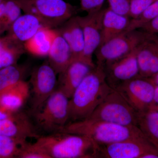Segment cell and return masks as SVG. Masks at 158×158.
I'll return each mask as SVG.
<instances>
[{
  "mask_svg": "<svg viewBox=\"0 0 158 158\" xmlns=\"http://www.w3.org/2000/svg\"><path fill=\"white\" fill-rule=\"evenodd\" d=\"M112 90L106 81L103 68L96 65L69 99L68 123L89 118Z\"/></svg>",
  "mask_w": 158,
  "mask_h": 158,
  "instance_id": "obj_1",
  "label": "cell"
},
{
  "mask_svg": "<svg viewBox=\"0 0 158 158\" xmlns=\"http://www.w3.org/2000/svg\"><path fill=\"white\" fill-rule=\"evenodd\" d=\"M36 143L51 158H97L98 145L87 136L63 132L40 136Z\"/></svg>",
  "mask_w": 158,
  "mask_h": 158,
  "instance_id": "obj_2",
  "label": "cell"
},
{
  "mask_svg": "<svg viewBox=\"0 0 158 158\" xmlns=\"http://www.w3.org/2000/svg\"><path fill=\"white\" fill-rule=\"evenodd\" d=\"M59 132L87 136L98 144H111L145 136L136 126H125L87 118L69 122Z\"/></svg>",
  "mask_w": 158,
  "mask_h": 158,
  "instance_id": "obj_3",
  "label": "cell"
},
{
  "mask_svg": "<svg viewBox=\"0 0 158 158\" xmlns=\"http://www.w3.org/2000/svg\"><path fill=\"white\" fill-rule=\"evenodd\" d=\"M25 12L33 15L44 27L52 29L59 27L75 16L73 6L64 0H15Z\"/></svg>",
  "mask_w": 158,
  "mask_h": 158,
  "instance_id": "obj_4",
  "label": "cell"
},
{
  "mask_svg": "<svg viewBox=\"0 0 158 158\" xmlns=\"http://www.w3.org/2000/svg\"><path fill=\"white\" fill-rule=\"evenodd\" d=\"M138 114L118 91L113 89L88 118L137 127Z\"/></svg>",
  "mask_w": 158,
  "mask_h": 158,
  "instance_id": "obj_5",
  "label": "cell"
},
{
  "mask_svg": "<svg viewBox=\"0 0 158 158\" xmlns=\"http://www.w3.org/2000/svg\"><path fill=\"white\" fill-rule=\"evenodd\" d=\"M69 98L57 88L39 110L34 112L37 125L48 134L60 131L68 123Z\"/></svg>",
  "mask_w": 158,
  "mask_h": 158,
  "instance_id": "obj_6",
  "label": "cell"
},
{
  "mask_svg": "<svg viewBox=\"0 0 158 158\" xmlns=\"http://www.w3.org/2000/svg\"><path fill=\"white\" fill-rule=\"evenodd\" d=\"M97 158H158V150L145 137L98 144Z\"/></svg>",
  "mask_w": 158,
  "mask_h": 158,
  "instance_id": "obj_7",
  "label": "cell"
},
{
  "mask_svg": "<svg viewBox=\"0 0 158 158\" xmlns=\"http://www.w3.org/2000/svg\"><path fill=\"white\" fill-rule=\"evenodd\" d=\"M144 34L137 30L125 31L99 47L95 51L96 65L103 68L124 57L138 46Z\"/></svg>",
  "mask_w": 158,
  "mask_h": 158,
  "instance_id": "obj_8",
  "label": "cell"
},
{
  "mask_svg": "<svg viewBox=\"0 0 158 158\" xmlns=\"http://www.w3.org/2000/svg\"><path fill=\"white\" fill-rule=\"evenodd\" d=\"M155 85L146 78L137 77L125 82L115 90L138 113L149 110L152 104Z\"/></svg>",
  "mask_w": 158,
  "mask_h": 158,
  "instance_id": "obj_9",
  "label": "cell"
},
{
  "mask_svg": "<svg viewBox=\"0 0 158 158\" xmlns=\"http://www.w3.org/2000/svg\"><path fill=\"white\" fill-rule=\"evenodd\" d=\"M56 74L48 62L34 69L31 73L32 109L36 112L44 104L47 100L56 90Z\"/></svg>",
  "mask_w": 158,
  "mask_h": 158,
  "instance_id": "obj_10",
  "label": "cell"
},
{
  "mask_svg": "<svg viewBox=\"0 0 158 158\" xmlns=\"http://www.w3.org/2000/svg\"><path fill=\"white\" fill-rule=\"evenodd\" d=\"M105 9L84 16H78L84 32L85 47L81 56L78 61L86 63L92 68L96 65L94 62V54L100 44L102 25Z\"/></svg>",
  "mask_w": 158,
  "mask_h": 158,
  "instance_id": "obj_11",
  "label": "cell"
},
{
  "mask_svg": "<svg viewBox=\"0 0 158 158\" xmlns=\"http://www.w3.org/2000/svg\"><path fill=\"white\" fill-rule=\"evenodd\" d=\"M137 47L126 56L103 67L106 81L113 90L125 82L139 77Z\"/></svg>",
  "mask_w": 158,
  "mask_h": 158,
  "instance_id": "obj_12",
  "label": "cell"
},
{
  "mask_svg": "<svg viewBox=\"0 0 158 158\" xmlns=\"http://www.w3.org/2000/svg\"><path fill=\"white\" fill-rule=\"evenodd\" d=\"M139 77H150L158 73V36L144 32L137 47Z\"/></svg>",
  "mask_w": 158,
  "mask_h": 158,
  "instance_id": "obj_13",
  "label": "cell"
},
{
  "mask_svg": "<svg viewBox=\"0 0 158 158\" xmlns=\"http://www.w3.org/2000/svg\"><path fill=\"white\" fill-rule=\"evenodd\" d=\"M0 135L24 140L40 136L28 116L20 110L11 118L0 120Z\"/></svg>",
  "mask_w": 158,
  "mask_h": 158,
  "instance_id": "obj_14",
  "label": "cell"
},
{
  "mask_svg": "<svg viewBox=\"0 0 158 158\" xmlns=\"http://www.w3.org/2000/svg\"><path fill=\"white\" fill-rule=\"evenodd\" d=\"M93 68L81 61H73L59 74L57 88L70 98L78 86Z\"/></svg>",
  "mask_w": 158,
  "mask_h": 158,
  "instance_id": "obj_15",
  "label": "cell"
},
{
  "mask_svg": "<svg viewBox=\"0 0 158 158\" xmlns=\"http://www.w3.org/2000/svg\"><path fill=\"white\" fill-rule=\"evenodd\" d=\"M69 45L73 62L79 60L85 47L84 32L78 16H73L56 29Z\"/></svg>",
  "mask_w": 158,
  "mask_h": 158,
  "instance_id": "obj_16",
  "label": "cell"
},
{
  "mask_svg": "<svg viewBox=\"0 0 158 158\" xmlns=\"http://www.w3.org/2000/svg\"><path fill=\"white\" fill-rule=\"evenodd\" d=\"M30 93V83L24 80L11 85L0 91V107L13 112L19 111Z\"/></svg>",
  "mask_w": 158,
  "mask_h": 158,
  "instance_id": "obj_17",
  "label": "cell"
},
{
  "mask_svg": "<svg viewBox=\"0 0 158 158\" xmlns=\"http://www.w3.org/2000/svg\"><path fill=\"white\" fill-rule=\"evenodd\" d=\"M56 35L48 56V62L56 73L60 74L73 62V56L68 43L56 29Z\"/></svg>",
  "mask_w": 158,
  "mask_h": 158,
  "instance_id": "obj_18",
  "label": "cell"
},
{
  "mask_svg": "<svg viewBox=\"0 0 158 158\" xmlns=\"http://www.w3.org/2000/svg\"><path fill=\"white\" fill-rule=\"evenodd\" d=\"M131 19L129 16L118 14L110 8L105 9L99 46L126 31Z\"/></svg>",
  "mask_w": 158,
  "mask_h": 158,
  "instance_id": "obj_19",
  "label": "cell"
},
{
  "mask_svg": "<svg viewBox=\"0 0 158 158\" xmlns=\"http://www.w3.org/2000/svg\"><path fill=\"white\" fill-rule=\"evenodd\" d=\"M36 16L28 13L21 15L13 23L7 35L19 42L24 44L31 39L43 27Z\"/></svg>",
  "mask_w": 158,
  "mask_h": 158,
  "instance_id": "obj_20",
  "label": "cell"
},
{
  "mask_svg": "<svg viewBox=\"0 0 158 158\" xmlns=\"http://www.w3.org/2000/svg\"><path fill=\"white\" fill-rule=\"evenodd\" d=\"M56 34V29L43 26L31 39L24 44L26 50L37 56H48Z\"/></svg>",
  "mask_w": 158,
  "mask_h": 158,
  "instance_id": "obj_21",
  "label": "cell"
},
{
  "mask_svg": "<svg viewBox=\"0 0 158 158\" xmlns=\"http://www.w3.org/2000/svg\"><path fill=\"white\" fill-rule=\"evenodd\" d=\"M25 50L23 44L7 34L0 36V69L16 64Z\"/></svg>",
  "mask_w": 158,
  "mask_h": 158,
  "instance_id": "obj_22",
  "label": "cell"
},
{
  "mask_svg": "<svg viewBox=\"0 0 158 158\" xmlns=\"http://www.w3.org/2000/svg\"><path fill=\"white\" fill-rule=\"evenodd\" d=\"M137 127L158 150V110L138 113Z\"/></svg>",
  "mask_w": 158,
  "mask_h": 158,
  "instance_id": "obj_23",
  "label": "cell"
},
{
  "mask_svg": "<svg viewBox=\"0 0 158 158\" xmlns=\"http://www.w3.org/2000/svg\"><path fill=\"white\" fill-rule=\"evenodd\" d=\"M27 67L17 63L0 69V91L24 80Z\"/></svg>",
  "mask_w": 158,
  "mask_h": 158,
  "instance_id": "obj_24",
  "label": "cell"
},
{
  "mask_svg": "<svg viewBox=\"0 0 158 158\" xmlns=\"http://www.w3.org/2000/svg\"><path fill=\"white\" fill-rule=\"evenodd\" d=\"M6 10L0 27V36L8 32L13 23L21 15L22 10L15 0H5Z\"/></svg>",
  "mask_w": 158,
  "mask_h": 158,
  "instance_id": "obj_25",
  "label": "cell"
},
{
  "mask_svg": "<svg viewBox=\"0 0 158 158\" xmlns=\"http://www.w3.org/2000/svg\"><path fill=\"white\" fill-rule=\"evenodd\" d=\"M26 141L0 135V158H17L20 145Z\"/></svg>",
  "mask_w": 158,
  "mask_h": 158,
  "instance_id": "obj_26",
  "label": "cell"
},
{
  "mask_svg": "<svg viewBox=\"0 0 158 158\" xmlns=\"http://www.w3.org/2000/svg\"><path fill=\"white\" fill-rule=\"evenodd\" d=\"M158 16V0L148 7L139 16L131 19L129 25L126 31L140 29L144 24Z\"/></svg>",
  "mask_w": 158,
  "mask_h": 158,
  "instance_id": "obj_27",
  "label": "cell"
},
{
  "mask_svg": "<svg viewBox=\"0 0 158 158\" xmlns=\"http://www.w3.org/2000/svg\"><path fill=\"white\" fill-rule=\"evenodd\" d=\"M19 158H51L42 148L36 143L24 142L19 148L17 157Z\"/></svg>",
  "mask_w": 158,
  "mask_h": 158,
  "instance_id": "obj_28",
  "label": "cell"
},
{
  "mask_svg": "<svg viewBox=\"0 0 158 158\" xmlns=\"http://www.w3.org/2000/svg\"><path fill=\"white\" fill-rule=\"evenodd\" d=\"M156 0H131L129 17L135 19Z\"/></svg>",
  "mask_w": 158,
  "mask_h": 158,
  "instance_id": "obj_29",
  "label": "cell"
},
{
  "mask_svg": "<svg viewBox=\"0 0 158 158\" xmlns=\"http://www.w3.org/2000/svg\"><path fill=\"white\" fill-rule=\"evenodd\" d=\"M109 7L114 12L129 16L131 0H108Z\"/></svg>",
  "mask_w": 158,
  "mask_h": 158,
  "instance_id": "obj_30",
  "label": "cell"
},
{
  "mask_svg": "<svg viewBox=\"0 0 158 158\" xmlns=\"http://www.w3.org/2000/svg\"><path fill=\"white\" fill-rule=\"evenodd\" d=\"M81 9L88 13L99 11L102 9L105 0H79Z\"/></svg>",
  "mask_w": 158,
  "mask_h": 158,
  "instance_id": "obj_31",
  "label": "cell"
},
{
  "mask_svg": "<svg viewBox=\"0 0 158 158\" xmlns=\"http://www.w3.org/2000/svg\"><path fill=\"white\" fill-rule=\"evenodd\" d=\"M140 29H141L142 31L150 34H157L158 33V16L146 23L144 24Z\"/></svg>",
  "mask_w": 158,
  "mask_h": 158,
  "instance_id": "obj_32",
  "label": "cell"
},
{
  "mask_svg": "<svg viewBox=\"0 0 158 158\" xmlns=\"http://www.w3.org/2000/svg\"><path fill=\"white\" fill-rule=\"evenodd\" d=\"M18 111L13 112L6 110L4 108L0 107V120L11 118L14 116Z\"/></svg>",
  "mask_w": 158,
  "mask_h": 158,
  "instance_id": "obj_33",
  "label": "cell"
},
{
  "mask_svg": "<svg viewBox=\"0 0 158 158\" xmlns=\"http://www.w3.org/2000/svg\"><path fill=\"white\" fill-rule=\"evenodd\" d=\"M149 109L158 110V86H155L153 100Z\"/></svg>",
  "mask_w": 158,
  "mask_h": 158,
  "instance_id": "obj_34",
  "label": "cell"
},
{
  "mask_svg": "<svg viewBox=\"0 0 158 158\" xmlns=\"http://www.w3.org/2000/svg\"><path fill=\"white\" fill-rule=\"evenodd\" d=\"M6 10V4L5 1L3 0V2L0 4V27L2 23L3 18H4V15Z\"/></svg>",
  "mask_w": 158,
  "mask_h": 158,
  "instance_id": "obj_35",
  "label": "cell"
},
{
  "mask_svg": "<svg viewBox=\"0 0 158 158\" xmlns=\"http://www.w3.org/2000/svg\"><path fill=\"white\" fill-rule=\"evenodd\" d=\"M147 79L155 86H158V73L150 77L147 78Z\"/></svg>",
  "mask_w": 158,
  "mask_h": 158,
  "instance_id": "obj_36",
  "label": "cell"
},
{
  "mask_svg": "<svg viewBox=\"0 0 158 158\" xmlns=\"http://www.w3.org/2000/svg\"><path fill=\"white\" fill-rule=\"evenodd\" d=\"M3 0H0V4L3 2Z\"/></svg>",
  "mask_w": 158,
  "mask_h": 158,
  "instance_id": "obj_37",
  "label": "cell"
}]
</instances>
